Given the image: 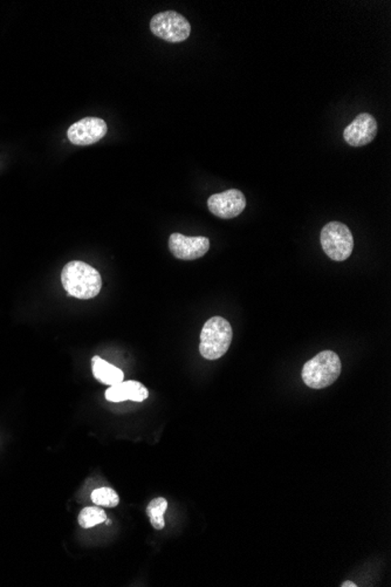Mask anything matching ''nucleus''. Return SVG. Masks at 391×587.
<instances>
[{"instance_id": "f257e3e1", "label": "nucleus", "mask_w": 391, "mask_h": 587, "mask_svg": "<svg viewBox=\"0 0 391 587\" xmlns=\"http://www.w3.org/2000/svg\"><path fill=\"white\" fill-rule=\"evenodd\" d=\"M61 283L72 297L91 299L100 294L102 278L94 267L80 260H74L66 264L62 269Z\"/></svg>"}, {"instance_id": "f03ea898", "label": "nucleus", "mask_w": 391, "mask_h": 587, "mask_svg": "<svg viewBox=\"0 0 391 587\" xmlns=\"http://www.w3.org/2000/svg\"><path fill=\"white\" fill-rule=\"evenodd\" d=\"M341 369L342 364L335 352H321L304 364L302 380L310 388H326L336 381Z\"/></svg>"}, {"instance_id": "7ed1b4c3", "label": "nucleus", "mask_w": 391, "mask_h": 587, "mask_svg": "<svg viewBox=\"0 0 391 587\" xmlns=\"http://www.w3.org/2000/svg\"><path fill=\"white\" fill-rule=\"evenodd\" d=\"M233 332L229 321L213 317L206 321L200 332L199 352L206 360H217L229 351Z\"/></svg>"}, {"instance_id": "20e7f679", "label": "nucleus", "mask_w": 391, "mask_h": 587, "mask_svg": "<svg viewBox=\"0 0 391 587\" xmlns=\"http://www.w3.org/2000/svg\"><path fill=\"white\" fill-rule=\"evenodd\" d=\"M321 245L324 253L335 262H344L354 250V237L346 224L329 222L324 226L320 235Z\"/></svg>"}, {"instance_id": "39448f33", "label": "nucleus", "mask_w": 391, "mask_h": 587, "mask_svg": "<svg viewBox=\"0 0 391 587\" xmlns=\"http://www.w3.org/2000/svg\"><path fill=\"white\" fill-rule=\"evenodd\" d=\"M150 30L156 37L168 43H182L190 37L191 25L184 16L175 11L155 14L150 21Z\"/></svg>"}, {"instance_id": "423d86ee", "label": "nucleus", "mask_w": 391, "mask_h": 587, "mask_svg": "<svg viewBox=\"0 0 391 587\" xmlns=\"http://www.w3.org/2000/svg\"><path fill=\"white\" fill-rule=\"evenodd\" d=\"M208 208L215 216L231 220L243 213L246 208V199L240 190H226L223 193L210 196Z\"/></svg>"}, {"instance_id": "0eeeda50", "label": "nucleus", "mask_w": 391, "mask_h": 587, "mask_svg": "<svg viewBox=\"0 0 391 587\" xmlns=\"http://www.w3.org/2000/svg\"><path fill=\"white\" fill-rule=\"evenodd\" d=\"M209 249L210 240L206 237L184 236L178 233L169 237V250L177 259H198L206 255Z\"/></svg>"}, {"instance_id": "6e6552de", "label": "nucleus", "mask_w": 391, "mask_h": 587, "mask_svg": "<svg viewBox=\"0 0 391 587\" xmlns=\"http://www.w3.org/2000/svg\"><path fill=\"white\" fill-rule=\"evenodd\" d=\"M108 132L102 118H84L69 127L67 138L75 145H91L105 138Z\"/></svg>"}, {"instance_id": "1a4fd4ad", "label": "nucleus", "mask_w": 391, "mask_h": 587, "mask_svg": "<svg viewBox=\"0 0 391 587\" xmlns=\"http://www.w3.org/2000/svg\"><path fill=\"white\" fill-rule=\"evenodd\" d=\"M378 135V122L368 113L358 114L344 128V139L351 147H363L370 143Z\"/></svg>"}, {"instance_id": "9d476101", "label": "nucleus", "mask_w": 391, "mask_h": 587, "mask_svg": "<svg viewBox=\"0 0 391 587\" xmlns=\"http://www.w3.org/2000/svg\"><path fill=\"white\" fill-rule=\"evenodd\" d=\"M149 398L148 389L137 381H122L118 385L110 386L106 391V398L110 402H122L127 400L142 402Z\"/></svg>"}, {"instance_id": "9b49d317", "label": "nucleus", "mask_w": 391, "mask_h": 587, "mask_svg": "<svg viewBox=\"0 0 391 587\" xmlns=\"http://www.w3.org/2000/svg\"><path fill=\"white\" fill-rule=\"evenodd\" d=\"M91 368H93V374L95 378L105 385H118L125 379L122 369L115 367L100 357H94L91 359Z\"/></svg>"}, {"instance_id": "f8f14e48", "label": "nucleus", "mask_w": 391, "mask_h": 587, "mask_svg": "<svg viewBox=\"0 0 391 587\" xmlns=\"http://www.w3.org/2000/svg\"><path fill=\"white\" fill-rule=\"evenodd\" d=\"M168 509V501L166 498H156L149 503L147 508V515H148L150 523L156 530H162L166 527V520H164V513Z\"/></svg>"}, {"instance_id": "ddd939ff", "label": "nucleus", "mask_w": 391, "mask_h": 587, "mask_svg": "<svg viewBox=\"0 0 391 587\" xmlns=\"http://www.w3.org/2000/svg\"><path fill=\"white\" fill-rule=\"evenodd\" d=\"M106 520H107V515H106L105 510L96 508V506L84 508L79 515V524L84 529L94 527L95 525L106 522Z\"/></svg>"}, {"instance_id": "4468645a", "label": "nucleus", "mask_w": 391, "mask_h": 587, "mask_svg": "<svg viewBox=\"0 0 391 587\" xmlns=\"http://www.w3.org/2000/svg\"><path fill=\"white\" fill-rule=\"evenodd\" d=\"M91 500L95 505L102 508H115L120 503V497L112 488H98L95 489L91 495Z\"/></svg>"}, {"instance_id": "2eb2a0df", "label": "nucleus", "mask_w": 391, "mask_h": 587, "mask_svg": "<svg viewBox=\"0 0 391 587\" xmlns=\"http://www.w3.org/2000/svg\"><path fill=\"white\" fill-rule=\"evenodd\" d=\"M342 587H358V585L353 583V581H344V584L341 585Z\"/></svg>"}]
</instances>
